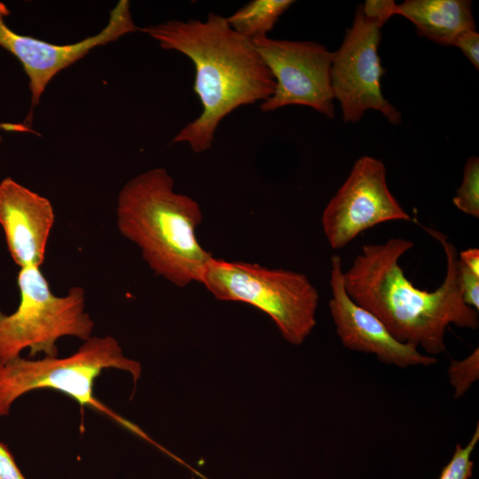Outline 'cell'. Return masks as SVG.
<instances>
[{
    "label": "cell",
    "mask_w": 479,
    "mask_h": 479,
    "mask_svg": "<svg viewBox=\"0 0 479 479\" xmlns=\"http://www.w3.org/2000/svg\"><path fill=\"white\" fill-rule=\"evenodd\" d=\"M330 285L329 310L336 334L345 348L373 354L381 362L400 368L427 366L437 362V358L420 353L415 346L397 340L375 315L349 296L338 255L331 257Z\"/></svg>",
    "instance_id": "8fae6325"
},
{
    "label": "cell",
    "mask_w": 479,
    "mask_h": 479,
    "mask_svg": "<svg viewBox=\"0 0 479 479\" xmlns=\"http://www.w3.org/2000/svg\"><path fill=\"white\" fill-rule=\"evenodd\" d=\"M202 218L199 203L174 191V180L164 168L131 178L117 198L120 233L137 246L155 275L180 288L201 283L214 258L196 235Z\"/></svg>",
    "instance_id": "3957f363"
},
{
    "label": "cell",
    "mask_w": 479,
    "mask_h": 479,
    "mask_svg": "<svg viewBox=\"0 0 479 479\" xmlns=\"http://www.w3.org/2000/svg\"><path fill=\"white\" fill-rule=\"evenodd\" d=\"M455 207L475 218L479 217V159L469 157L465 164L460 186L452 199Z\"/></svg>",
    "instance_id": "9a60e30c"
},
{
    "label": "cell",
    "mask_w": 479,
    "mask_h": 479,
    "mask_svg": "<svg viewBox=\"0 0 479 479\" xmlns=\"http://www.w3.org/2000/svg\"><path fill=\"white\" fill-rule=\"evenodd\" d=\"M17 283L20 303L5 314L0 310V363L20 356L44 353L57 357V341L75 336L91 337L94 322L85 311V294L81 287H71L64 296L54 294L40 267L20 268Z\"/></svg>",
    "instance_id": "8992f818"
},
{
    "label": "cell",
    "mask_w": 479,
    "mask_h": 479,
    "mask_svg": "<svg viewBox=\"0 0 479 479\" xmlns=\"http://www.w3.org/2000/svg\"><path fill=\"white\" fill-rule=\"evenodd\" d=\"M0 479H26L8 447L0 441Z\"/></svg>",
    "instance_id": "44dd1931"
},
{
    "label": "cell",
    "mask_w": 479,
    "mask_h": 479,
    "mask_svg": "<svg viewBox=\"0 0 479 479\" xmlns=\"http://www.w3.org/2000/svg\"><path fill=\"white\" fill-rule=\"evenodd\" d=\"M384 23L365 15L359 6L342 45L334 52L331 87L345 122H357L369 109L379 111L392 124L401 122L400 113L381 92L384 69L378 46Z\"/></svg>",
    "instance_id": "52a82bcc"
},
{
    "label": "cell",
    "mask_w": 479,
    "mask_h": 479,
    "mask_svg": "<svg viewBox=\"0 0 479 479\" xmlns=\"http://www.w3.org/2000/svg\"><path fill=\"white\" fill-rule=\"evenodd\" d=\"M383 162L362 156L326 206L321 223L334 249L347 246L367 229L388 221H415L390 192Z\"/></svg>",
    "instance_id": "9c48e42d"
},
{
    "label": "cell",
    "mask_w": 479,
    "mask_h": 479,
    "mask_svg": "<svg viewBox=\"0 0 479 479\" xmlns=\"http://www.w3.org/2000/svg\"><path fill=\"white\" fill-rule=\"evenodd\" d=\"M459 285L464 302L479 310V275L473 272L459 261Z\"/></svg>",
    "instance_id": "ac0fdd59"
},
{
    "label": "cell",
    "mask_w": 479,
    "mask_h": 479,
    "mask_svg": "<svg viewBox=\"0 0 479 479\" xmlns=\"http://www.w3.org/2000/svg\"><path fill=\"white\" fill-rule=\"evenodd\" d=\"M479 441V425L465 445L457 444L454 452L449 462L442 468L438 479H470L473 475L474 462L471 459L472 452Z\"/></svg>",
    "instance_id": "e0dca14e"
},
{
    "label": "cell",
    "mask_w": 479,
    "mask_h": 479,
    "mask_svg": "<svg viewBox=\"0 0 479 479\" xmlns=\"http://www.w3.org/2000/svg\"><path fill=\"white\" fill-rule=\"evenodd\" d=\"M55 215L51 201L7 177L0 182V225L20 268L43 263Z\"/></svg>",
    "instance_id": "7c38bea8"
},
{
    "label": "cell",
    "mask_w": 479,
    "mask_h": 479,
    "mask_svg": "<svg viewBox=\"0 0 479 479\" xmlns=\"http://www.w3.org/2000/svg\"><path fill=\"white\" fill-rule=\"evenodd\" d=\"M294 3L291 0H253L226 20L232 29L250 40L267 36L279 18Z\"/></svg>",
    "instance_id": "5bb4252c"
},
{
    "label": "cell",
    "mask_w": 479,
    "mask_h": 479,
    "mask_svg": "<svg viewBox=\"0 0 479 479\" xmlns=\"http://www.w3.org/2000/svg\"><path fill=\"white\" fill-rule=\"evenodd\" d=\"M6 5L0 3V46L21 63L28 77L31 111L38 105L51 80L61 70L83 58L95 47L118 40L124 35L140 31L133 21L130 2L121 0L111 11L107 25L98 34L71 44H54L12 30L5 22Z\"/></svg>",
    "instance_id": "30bf717a"
},
{
    "label": "cell",
    "mask_w": 479,
    "mask_h": 479,
    "mask_svg": "<svg viewBox=\"0 0 479 479\" xmlns=\"http://www.w3.org/2000/svg\"><path fill=\"white\" fill-rule=\"evenodd\" d=\"M193 479V478H192Z\"/></svg>",
    "instance_id": "603a6c76"
},
{
    "label": "cell",
    "mask_w": 479,
    "mask_h": 479,
    "mask_svg": "<svg viewBox=\"0 0 479 479\" xmlns=\"http://www.w3.org/2000/svg\"><path fill=\"white\" fill-rule=\"evenodd\" d=\"M453 46L460 49L473 66L476 69L479 68V34L475 29L460 34L455 39Z\"/></svg>",
    "instance_id": "d6986e66"
},
{
    "label": "cell",
    "mask_w": 479,
    "mask_h": 479,
    "mask_svg": "<svg viewBox=\"0 0 479 479\" xmlns=\"http://www.w3.org/2000/svg\"><path fill=\"white\" fill-rule=\"evenodd\" d=\"M422 227L442 245L446 256L445 277L436 290L419 289L404 275L399 260L414 244L404 238L364 245L343 279L349 296L375 315L397 340L434 357L445 351L444 335L451 324L475 330L479 316L463 301L456 247L442 232Z\"/></svg>",
    "instance_id": "6da1fadb"
},
{
    "label": "cell",
    "mask_w": 479,
    "mask_h": 479,
    "mask_svg": "<svg viewBox=\"0 0 479 479\" xmlns=\"http://www.w3.org/2000/svg\"><path fill=\"white\" fill-rule=\"evenodd\" d=\"M395 4L394 1L389 0H369L361 6L365 15L386 22L394 15Z\"/></svg>",
    "instance_id": "ffe728a7"
},
{
    "label": "cell",
    "mask_w": 479,
    "mask_h": 479,
    "mask_svg": "<svg viewBox=\"0 0 479 479\" xmlns=\"http://www.w3.org/2000/svg\"><path fill=\"white\" fill-rule=\"evenodd\" d=\"M394 15L412 22L419 35L445 46L475 29L471 2L467 0H406L395 4Z\"/></svg>",
    "instance_id": "4fadbf2b"
},
{
    "label": "cell",
    "mask_w": 479,
    "mask_h": 479,
    "mask_svg": "<svg viewBox=\"0 0 479 479\" xmlns=\"http://www.w3.org/2000/svg\"><path fill=\"white\" fill-rule=\"evenodd\" d=\"M165 50L194 64L193 91L201 114L186 124L173 143H186L200 153L208 150L222 120L241 106L264 101L275 81L252 41L232 29L226 18L208 13L205 21L172 20L141 27Z\"/></svg>",
    "instance_id": "7a4b0ae2"
},
{
    "label": "cell",
    "mask_w": 479,
    "mask_h": 479,
    "mask_svg": "<svg viewBox=\"0 0 479 479\" xmlns=\"http://www.w3.org/2000/svg\"><path fill=\"white\" fill-rule=\"evenodd\" d=\"M447 373L454 397H461L479 378V348L461 360H452Z\"/></svg>",
    "instance_id": "2e32d148"
},
{
    "label": "cell",
    "mask_w": 479,
    "mask_h": 479,
    "mask_svg": "<svg viewBox=\"0 0 479 479\" xmlns=\"http://www.w3.org/2000/svg\"><path fill=\"white\" fill-rule=\"evenodd\" d=\"M459 261L475 274L479 275V250L475 247L458 253Z\"/></svg>",
    "instance_id": "7402d4cb"
},
{
    "label": "cell",
    "mask_w": 479,
    "mask_h": 479,
    "mask_svg": "<svg viewBox=\"0 0 479 479\" xmlns=\"http://www.w3.org/2000/svg\"><path fill=\"white\" fill-rule=\"evenodd\" d=\"M200 284L217 300L247 303L266 313L294 345L302 344L316 326L319 294L303 273L214 257Z\"/></svg>",
    "instance_id": "5b68a950"
},
{
    "label": "cell",
    "mask_w": 479,
    "mask_h": 479,
    "mask_svg": "<svg viewBox=\"0 0 479 479\" xmlns=\"http://www.w3.org/2000/svg\"><path fill=\"white\" fill-rule=\"evenodd\" d=\"M274 81L273 94L260 105L262 112L301 105L328 118L334 117L331 87L334 52L312 41H289L268 36L251 40Z\"/></svg>",
    "instance_id": "ba28073f"
},
{
    "label": "cell",
    "mask_w": 479,
    "mask_h": 479,
    "mask_svg": "<svg viewBox=\"0 0 479 479\" xmlns=\"http://www.w3.org/2000/svg\"><path fill=\"white\" fill-rule=\"evenodd\" d=\"M131 374L134 384L141 376L140 363L127 357L112 336L90 337L78 350L64 358L45 357L26 359L20 356L0 363V417L9 415L13 403L24 394L40 389L60 391L107 415L144 439L153 441L136 425L103 404L93 395L95 379L105 369Z\"/></svg>",
    "instance_id": "277c9868"
}]
</instances>
